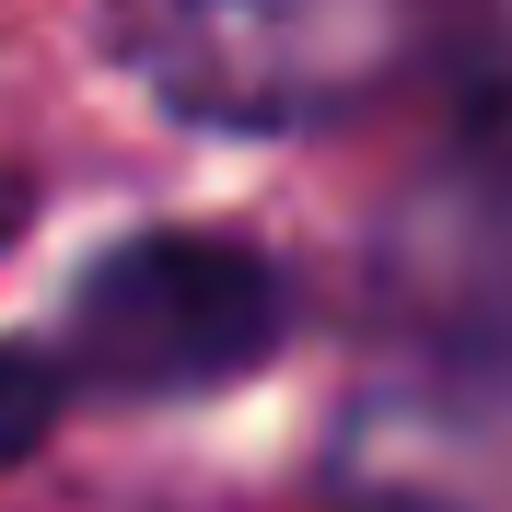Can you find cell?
I'll return each mask as SVG.
<instances>
[{"mask_svg":"<svg viewBox=\"0 0 512 512\" xmlns=\"http://www.w3.org/2000/svg\"><path fill=\"white\" fill-rule=\"evenodd\" d=\"M384 303L431 338V350L478 361V373H512V128H478L454 140L373 245Z\"/></svg>","mask_w":512,"mask_h":512,"instance_id":"3957f363","label":"cell"},{"mask_svg":"<svg viewBox=\"0 0 512 512\" xmlns=\"http://www.w3.org/2000/svg\"><path fill=\"white\" fill-rule=\"evenodd\" d=\"M291 338V291L245 233H128L70 291V373L117 396H210Z\"/></svg>","mask_w":512,"mask_h":512,"instance_id":"6da1fadb","label":"cell"},{"mask_svg":"<svg viewBox=\"0 0 512 512\" xmlns=\"http://www.w3.org/2000/svg\"><path fill=\"white\" fill-rule=\"evenodd\" d=\"M70 408V361L35 350V338H0V466H24Z\"/></svg>","mask_w":512,"mask_h":512,"instance_id":"277c9868","label":"cell"},{"mask_svg":"<svg viewBox=\"0 0 512 512\" xmlns=\"http://www.w3.org/2000/svg\"><path fill=\"white\" fill-rule=\"evenodd\" d=\"M396 24L408 0H152L128 47L198 128H303L396 59Z\"/></svg>","mask_w":512,"mask_h":512,"instance_id":"7a4b0ae2","label":"cell"}]
</instances>
